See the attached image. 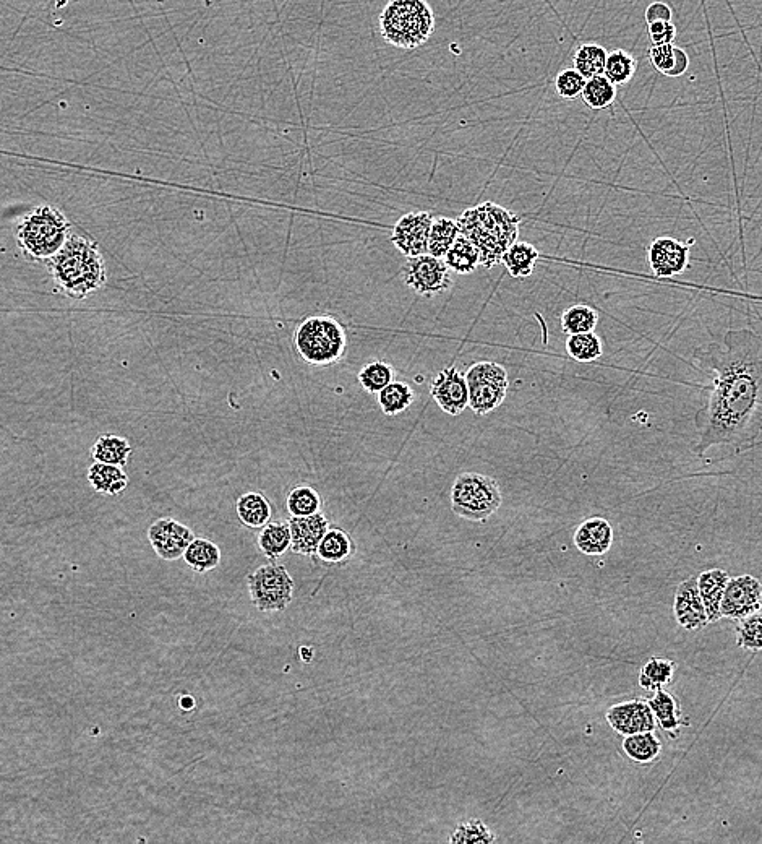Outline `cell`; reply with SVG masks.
I'll use <instances>...</instances> for the list:
<instances>
[{
	"label": "cell",
	"instance_id": "cell-6",
	"mask_svg": "<svg viewBox=\"0 0 762 844\" xmlns=\"http://www.w3.org/2000/svg\"><path fill=\"white\" fill-rule=\"evenodd\" d=\"M294 345L300 358L310 366H334L346 354V330L330 315H315L297 327Z\"/></svg>",
	"mask_w": 762,
	"mask_h": 844
},
{
	"label": "cell",
	"instance_id": "cell-19",
	"mask_svg": "<svg viewBox=\"0 0 762 844\" xmlns=\"http://www.w3.org/2000/svg\"><path fill=\"white\" fill-rule=\"evenodd\" d=\"M612 544V525L605 518H587L574 533V546L586 556H604Z\"/></svg>",
	"mask_w": 762,
	"mask_h": 844
},
{
	"label": "cell",
	"instance_id": "cell-46",
	"mask_svg": "<svg viewBox=\"0 0 762 844\" xmlns=\"http://www.w3.org/2000/svg\"><path fill=\"white\" fill-rule=\"evenodd\" d=\"M672 18V7L665 4V2H660V0L652 2V4L647 7L646 12H644V20H646L647 25L657 22H672Z\"/></svg>",
	"mask_w": 762,
	"mask_h": 844
},
{
	"label": "cell",
	"instance_id": "cell-16",
	"mask_svg": "<svg viewBox=\"0 0 762 844\" xmlns=\"http://www.w3.org/2000/svg\"><path fill=\"white\" fill-rule=\"evenodd\" d=\"M690 244L673 237H657L647 252L651 270L657 278H672L685 272L690 263Z\"/></svg>",
	"mask_w": 762,
	"mask_h": 844
},
{
	"label": "cell",
	"instance_id": "cell-2",
	"mask_svg": "<svg viewBox=\"0 0 762 844\" xmlns=\"http://www.w3.org/2000/svg\"><path fill=\"white\" fill-rule=\"evenodd\" d=\"M48 262L54 283L75 301H85L108 281L98 242L83 236H70Z\"/></svg>",
	"mask_w": 762,
	"mask_h": 844
},
{
	"label": "cell",
	"instance_id": "cell-26",
	"mask_svg": "<svg viewBox=\"0 0 762 844\" xmlns=\"http://www.w3.org/2000/svg\"><path fill=\"white\" fill-rule=\"evenodd\" d=\"M258 549L270 562H276L291 549V528L289 522H270L260 528L257 538Z\"/></svg>",
	"mask_w": 762,
	"mask_h": 844
},
{
	"label": "cell",
	"instance_id": "cell-33",
	"mask_svg": "<svg viewBox=\"0 0 762 844\" xmlns=\"http://www.w3.org/2000/svg\"><path fill=\"white\" fill-rule=\"evenodd\" d=\"M608 52L602 48L600 44L584 43L574 51L573 64L574 69L578 70L579 74L583 75L586 80L589 78L600 77L605 72V61H607Z\"/></svg>",
	"mask_w": 762,
	"mask_h": 844
},
{
	"label": "cell",
	"instance_id": "cell-22",
	"mask_svg": "<svg viewBox=\"0 0 762 844\" xmlns=\"http://www.w3.org/2000/svg\"><path fill=\"white\" fill-rule=\"evenodd\" d=\"M647 702L654 711L655 721L659 724V728L668 736L677 737L680 729L683 728V724H685L678 698L667 690L660 689L654 692V697Z\"/></svg>",
	"mask_w": 762,
	"mask_h": 844
},
{
	"label": "cell",
	"instance_id": "cell-45",
	"mask_svg": "<svg viewBox=\"0 0 762 844\" xmlns=\"http://www.w3.org/2000/svg\"><path fill=\"white\" fill-rule=\"evenodd\" d=\"M652 44H672L677 38V26L673 22H657L647 25Z\"/></svg>",
	"mask_w": 762,
	"mask_h": 844
},
{
	"label": "cell",
	"instance_id": "cell-20",
	"mask_svg": "<svg viewBox=\"0 0 762 844\" xmlns=\"http://www.w3.org/2000/svg\"><path fill=\"white\" fill-rule=\"evenodd\" d=\"M357 547L351 534L338 526H330L322 541L318 544L317 554L313 559H318L322 564L344 565L356 554Z\"/></svg>",
	"mask_w": 762,
	"mask_h": 844
},
{
	"label": "cell",
	"instance_id": "cell-5",
	"mask_svg": "<svg viewBox=\"0 0 762 844\" xmlns=\"http://www.w3.org/2000/svg\"><path fill=\"white\" fill-rule=\"evenodd\" d=\"M72 224L59 208L41 205L26 213L18 223L17 242L26 259L49 260L64 247Z\"/></svg>",
	"mask_w": 762,
	"mask_h": 844
},
{
	"label": "cell",
	"instance_id": "cell-10",
	"mask_svg": "<svg viewBox=\"0 0 762 844\" xmlns=\"http://www.w3.org/2000/svg\"><path fill=\"white\" fill-rule=\"evenodd\" d=\"M401 273L404 283L424 298H432L451 286V270L445 260L430 254L407 259Z\"/></svg>",
	"mask_w": 762,
	"mask_h": 844
},
{
	"label": "cell",
	"instance_id": "cell-30",
	"mask_svg": "<svg viewBox=\"0 0 762 844\" xmlns=\"http://www.w3.org/2000/svg\"><path fill=\"white\" fill-rule=\"evenodd\" d=\"M185 564L193 572L206 573L215 570L221 562V551L213 541L205 538H195L187 547L184 557Z\"/></svg>",
	"mask_w": 762,
	"mask_h": 844
},
{
	"label": "cell",
	"instance_id": "cell-12",
	"mask_svg": "<svg viewBox=\"0 0 762 844\" xmlns=\"http://www.w3.org/2000/svg\"><path fill=\"white\" fill-rule=\"evenodd\" d=\"M432 223L433 216L429 211L406 213L394 224L391 242L407 259L427 254Z\"/></svg>",
	"mask_w": 762,
	"mask_h": 844
},
{
	"label": "cell",
	"instance_id": "cell-7",
	"mask_svg": "<svg viewBox=\"0 0 762 844\" xmlns=\"http://www.w3.org/2000/svg\"><path fill=\"white\" fill-rule=\"evenodd\" d=\"M500 484L485 474H459L451 487V509L469 522L484 523L501 507Z\"/></svg>",
	"mask_w": 762,
	"mask_h": 844
},
{
	"label": "cell",
	"instance_id": "cell-13",
	"mask_svg": "<svg viewBox=\"0 0 762 844\" xmlns=\"http://www.w3.org/2000/svg\"><path fill=\"white\" fill-rule=\"evenodd\" d=\"M153 551L166 562H174L184 557L187 547L195 539L189 526L182 525L174 518H159L148 530Z\"/></svg>",
	"mask_w": 762,
	"mask_h": 844
},
{
	"label": "cell",
	"instance_id": "cell-18",
	"mask_svg": "<svg viewBox=\"0 0 762 844\" xmlns=\"http://www.w3.org/2000/svg\"><path fill=\"white\" fill-rule=\"evenodd\" d=\"M289 528H291V551L299 556L315 557L318 544L326 531L330 530V522L322 512H317L309 517H291Z\"/></svg>",
	"mask_w": 762,
	"mask_h": 844
},
{
	"label": "cell",
	"instance_id": "cell-43",
	"mask_svg": "<svg viewBox=\"0 0 762 844\" xmlns=\"http://www.w3.org/2000/svg\"><path fill=\"white\" fill-rule=\"evenodd\" d=\"M737 645L741 650L762 651V614L754 612L738 621Z\"/></svg>",
	"mask_w": 762,
	"mask_h": 844
},
{
	"label": "cell",
	"instance_id": "cell-35",
	"mask_svg": "<svg viewBox=\"0 0 762 844\" xmlns=\"http://www.w3.org/2000/svg\"><path fill=\"white\" fill-rule=\"evenodd\" d=\"M459 234L461 233H459L458 221L450 220V218H445V216L435 218L432 228H430L427 254L438 257V259H443L446 252L453 246L454 241L458 239Z\"/></svg>",
	"mask_w": 762,
	"mask_h": 844
},
{
	"label": "cell",
	"instance_id": "cell-21",
	"mask_svg": "<svg viewBox=\"0 0 762 844\" xmlns=\"http://www.w3.org/2000/svg\"><path fill=\"white\" fill-rule=\"evenodd\" d=\"M728 580H730V575L722 569L706 570L698 577L699 593L703 598L709 624H715L722 619L720 604H722Z\"/></svg>",
	"mask_w": 762,
	"mask_h": 844
},
{
	"label": "cell",
	"instance_id": "cell-24",
	"mask_svg": "<svg viewBox=\"0 0 762 844\" xmlns=\"http://www.w3.org/2000/svg\"><path fill=\"white\" fill-rule=\"evenodd\" d=\"M649 61L654 69L668 78L683 77L690 69V57L675 44H652Z\"/></svg>",
	"mask_w": 762,
	"mask_h": 844
},
{
	"label": "cell",
	"instance_id": "cell-17",
	"mask_svg": "<svg viewBox=\"0 0 762 844\" xmlns=\"http://www.w3.org/2000/svg\"><path fill=\"white\" fill-rule=\"evenodd\" d=\"M673 612L678 625L683 629L701 630L709 624L703 598L699 593L698 578H688L678 585Z\"/></svg>",
	"mask_w": 762,
	"mask_h": 844
},
{
	"label": "cell",
	"instance_id": "cell-29",
	"mask_svg": "<svg viewBox=\"0 0 762 844\" xmlns=\"http://www.w3.org/2000/svg\"><path fill=\"white\" fill-rule=\"evenodd\" d=\"M443 260H445L451 272L459 273V275H471V273L476 272L480 265L479 250L467 237L459 234L458 239L446 252Z\"/></svg>",
	"mask_w": 762,
	"mask_h": 844
},
{
	"label": "cell",
	"instance_id": "cell-8",
	"mask_svg": "<svg viewBox=\"0 0 762 844\" xmlns=\"http://www.w3.org/2000/svg\"><path fill=\"white\" fill-rule=\"evenodd\" d=\"M469 387V408L477 416H487L503 405L510 388L505 367L497 362L482 361L472 364L466 372Z\"/></svg>",
	"mask_w": 762,
	"mask_h": 844
},
{
	"label": "cell",
	"instance_id": "cell-34",
	"mask_svg": "<svg viewBox=\"0 0 762 844\" xmlns=\"http://www.w3.org/2000/svg\"><path fill=\"white\" fill-rule=\"evenodd\" d=\"M636 70H638V61L631 52L625 49L608 52L604 75L615 87L630 83L636 75Z\"/></svg>",
	"mask_w": 762,
	"mask_h": 844
},
{
	"label": "cell",
	"instance_id": "cell-31",
	"mask_svg": "<svg viewBox=\"0 0 762 844\" xmlns=\"http://www.w3.org/2000/svg\"><path fill=\"white\" fill-rule=\"evenodd\" d=\"M623 752L633 762L647 765V763L655 762L660 757L662 744H660L659 737L655 736L654 731L631 734V736H626L625 741H623Z\"/></svg>",
	"mask_w": 762,
	"mask_h": 844
},
{
	"label": "cell",
	"instance_id": "cell-40",
	"mask_svg": "<svg viewBox=\"0 0 762 844\" xmlns=\"http://www.w3.org/2000/svg\"><path fill=\"white\" fill-rule=\"evenodd\" d=\"M322 497L313 487L297 486L287 494L286 509L291 517H309L320 512Z\"/></svg>",
	"mask_w": 762,
	"mask_h": 844
},
{
	"label": "cell",
	"instance_id": "cell-28",
	"mask_svg": "<svg viewBox=\"0 0 762 844\" xmlns=\"http://www.w3.org/2000/svg\"><path fill=\"white\" fill-rule=\"evenodd\" d=\"M537 260H539V250L536 247L529 242L516 241L510 249L506 250L501 263L505 265L513 278H527L534 273Z\"/></svg>",
	"mask_w": 762,
	"mask_h": 844
},
{
	"label": "cell",
	"instance_id": "cell-4",
	"mask_svg": "<svg viewBox=\"0 0 762 844\" xmlns=\"http://www.w3.org/2000/svg\"><path fill=\"white\" fill-rule=\"evenodd\" d=\"M435 31V15L427 0H390L380 13V33L394 48L416 49Z\"/></svg>",
	"mask_w": 762,
	"mask_h": 844
},
{
	"label": "cell",
	"instance_id": "cell-38",
	"mask_svg": "<svg viewBox=\"0 0 762 844\" xmlns=\"http://www.w3.org/2000/svg\"><path fill=\"white\" fill-rule=\"evenodd\" d=\"M581 96L587 108L600 111L610 108L613 101L617 100V87L605 75H600L586 80Z\"/></svg>",
	"mask_w": 762,
	"mask_h": 844
},
{
	"label": "cell",
	"instance_id": "cell-23",
	"mask_svg": "<svg viewBox=\"0 0 762 844\" xmlns=\"http://www.w3.org/2000/svg\"><path fill=\"white\" fill-rule=\"evenodd\" d=\"M237 517L250 530H260L271 522L273 507L262 492H245L236 502Z\"/></svg>",
	"mask_w": 762,
	"mask_h": 844
},
{
	"label": "cell",
	"instance_id": "cell-15",
	"mask_svg": "<svg viewBox=\"0 0 762 844\" xmlns=\"http://www.w3.org/2000/svg\"><path fill=\"white\" fill-rule=\"evenodd\" d=\"M605 718L615 733L625 737L647 733L657 728L654 711L644 698H634L630 702L618 703L615 707L608 708Z\"/></svg>",
	"mask_w": 762,
	"mask_h": 844
},
{
	"label": "cell",
	"instance_id": "cell-14",
	"mask_svg": "<svg viewBox=\"0 0 762 844\" xmlns=\"http://www.w3.org/2000/svg\"><path fill=\"white\" fill-rule=\"evenodd\" d=\"M430 395L443 413L459 416L469 406L466 374L456 366L445 367L433 380Z\"/></svg>",
	"mask_w": 762,
	"mask_h": 844
},
{
	"label": "cell",
	"instance_id": "cell-27",
	"mask_svg": "<svg viewBox=\"0 0 762 844\" xmlns=\"http://www.w3.org/2000/svg\"><path fill=\"white\" fill-rule=\"evenodd\" d=\"M130 455H132V447L129 440L116 434L99 435L91 448L93 460L108 463V465L122 466V468L129 463Z\"/></svg>",
	"mask_w": 762,
	"mask_h": 844
},
{
	"label": "cell",
	"instance_id": "cell-25",
	"mask_svg": "<svg viewBox=\"0 0 762 844\" xmlns=\"http://www.w3.org/2000/svg\"><path fill=\"white\" fill-rule=\"evenodd\" d=\"M88 483L98 494L119 496L129 487V476L122 466L95 461L88 470Z\"/></svg>",
	"mask_w": 762,
	"mask_h": 844
},
{
	"label": "cell",
	"instance_id": "cell-36",
	"mask_svg": "<svg viewBox=\"0 0 762 844\" xmlns=\"http://www.w3.org/2000/svg\"><path fill=\"white\" fill-rule=\"evenodd\" d=\"M675 663L670 659L651 658L639 672V685L647 692H657L673 681Z\"/></svg>",
	"mask_w": 762,
	"mask_h": 844
},
{
	"label": "cell",
	"instance_id": "cell-32",
	"mask_svg": "<svg viewBox=\"0 0 762 844\" xmlns=\"http://www.w3.org/2000/svg\"><path fill=\"white\" fill-rule=\"evenodd\" d=\"M414 390L406 382H396L386 385L378 392V403L386 416H398L411 408L414 403Z\"/></svg>",
	"mask_w": 762,
	"mask_h": 844
},
{
	"label": "cell",
	"instance_id": "cell-41",
	"mask_svg": "<svg viewBox=\"0 0 762 844\" xmlns=\"http://www.w3.org/2000/svg\"><path fill=\"white\" fill-rule=\"evenodd\" d=\"M497 841V836L482 820L471 819L459 823L450 836L453 844H490Z\"/></svg>",
	"mask_w": 762,
	"mask_h": 844
},
{
	"label": "cell",
	"instance_id": "cell-11",
	"mask_svg": "<svg viewBox=\"0 0 762 844\" xmlns=\"http://www.w3.org/2000/svg\"><path fill=\"white\" fill-rule=\"evenodd\" d=\"M762 582L751 575L730 578L720 604V617L741 621L754 612L761 611Z\"/></svg>",
	"mask_w": 762,
	"mask_h": 844
},
{
	"label": "cell",
	"instance_id": "cell-37",
	"mask_svg": "<svg viewBox=\"0 0 762 844\" xmlns=\"http://www.w3.org/2000/svg\"><path fill=\"white\" fill-rule=\"evenodd\" d=\"M599 312L586 304H576L561 315V330L568 335L596 332Z\"/></svg>",
	"mask_w": 762,
	"mask_h": 844
},
{
	"label": "cell",
	"instance_id": "cell-3",
	"mask_svg": "<svg viewBox=\"0 0 762 844\" xmlns=\"http://www.w3.org/2000/svg\"><path fill=\"white\" fill-rule=\"evenodd\" d=\"M456 221L459 233L479 250L480 267L493 268L501 263L506 250L518 241L519 216L497 203L467 208Z\"/></svg>",
	"mask_w": 762,
	"mask_h": 844
},
{
	"label": "cell",
	"instance_id": "cell-44",
	"mask_svg": "<svg viewBox=\"0 0 762 844\" xmlns=\"http://www.w3.org/2000/svg\"><path fill=\"white\" fill-rule=\"evenodd\" d=\"M586 78L576 69L561 70L555 78V90L563 100H576L583 93Z\"/></svg>",
	"mask_w": 762,
	"mask_h": 844
},
{
	"label": "cell",
	"instance_id": "cell-9",
	"mask_svg": "<svg viewBox=\"0 0 762 844\" xmlns=\"http://www.w3.org/2000/svg\"><path fill=\"white\" fill-rule=\"evenodd\" d=\"M247 586L255 608L266 614L286 611L294 596V578L284 565L274 562L250 573Z\"/></svg>",
	"mask_w": 762,
	"mask_h": 844
},
{
	"label": "cell",
	"instance_id": "cell-42",
	"mask_svg": "<svg viewBox=\"0 0 762 844\" xmlns=\"http://www.w3.org/2000/svg\"><path fill=\"white\" fill-rule=\"evenodd\" d=\"M394 380V369L383 361H373L365 364L359 372V382L369 393H378Z\"/></svg>",
	"mask_w": 762,
	"mask_h": 844
},
{
	"label": "cell",
	"instance_id": "cell-39",
	"mask_svg": "<svg viewBox=\"0 0 762 844\" xmlns=\"http://www.w3.org/2000/svg\"><path fill=\"white\" fill-rule=\"evenodd\" d=\"M566 351L574 361L594 362L604 354V345L596 332L570 335L566 341Z\"/></svg>",
	"mask_w": 762,
	"mask_h": 844
},
{
	"label": "cell",
	"instance_id": "cell-1",
	"mask_svg": "<svg viewBox=\"0 0 762 844\" xmlns=\"http://www.w3.org/2000/svg\"><path fill=\"white\" fill-rule=\"evenodd\" d=\"M694 359L712 375L706 403L694 418V452L703 457L711 448L753 444L762 434V336L748 328L730 330Z\"/></svg>",
	"mask_w": 762,
	"mask_h": 844
}]
</instances>
